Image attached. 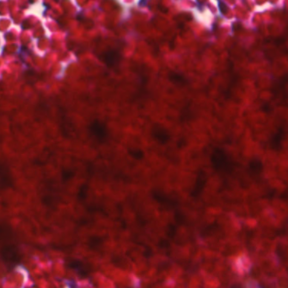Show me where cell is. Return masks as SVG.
I'll list each match as a JSON object with an SVG mask.
<instances>
[{
    "label": "cell",
    "mask_w": 288,
    "mask_h": 288,
    "mask_svg": "<svg viewBox=\"0 0 288 288\" xmlns=\"http://www.w3.org/2000/svg\"><path fill=\"white\" fill-rule=\"evenodd\" d=\"M0 259L9 267H14L20 262L19 247L14 243H8L0 247Z\"/></svg>",
    "instance_id": "6da1fadb"
},
{
    "label": "cell",
    "mask_w": 288,
    "mask_h": 288,
    "mask_svg": "<svg viewBox=\"0 0 288 288\" xmlns=\"http://www.w3.org/2000/svg\"><path fill=\"white\" fill-rule=\"evenodd\" d=\"M13 236L14 233L10 227L6 225H0V243H2V247L6 244V242H9Z\"/></svg>",
    "instance_id": "7a4b0ae2"
},
{
    "label": "cell",
    "mask_w": 288,
    "mask_h": 288,
    "mask_svg": "<svg viewBox=\"0 0 288 288\" xmlns=\"http://www.w3.org/2000/svg\"><path fill=\"white\" fill-rule=\"evenodd\" d=\"M12 184V179L8 173V171L4 168L0 167V189H5Z\"/></svg>",
    "instance_id": "3957f363"
},
{
    "label": "cell",
    "mask_w": 288,
    "mask_h": 288,
    "mask_svg": "<svg viewBox=\"0 0 288 288\" xmlns=\"http://www.w3.org/2000/svg\"><path fill=\"white\" fill-rule=\"evenodd\" d=\"M102 238L99 237H92L88 240V246L90 248H96L99 246H100L102 243Z\"/></svg>",
    "instance_id": "277c9868"
},
{
    "label": "cell",
    "mask_w": 288,
    "mask_h": 288,
    "mask_svg": "<svg viewBox=\"0 0 288 288\" xmlns=\"http://www.w3.org/2000/svg\"><path fill=\"white\" fill-rule=\"evenodd\" d=\"M68 267L74 269V270H80L83 268V263L79 260H74L70 262L68 264Z\"/></svg>",
    "instance_id": "5b68a950"
},
{
    "label": "cell",
    "mask_w": 288,
    "mask_h": 288,
    "mask_svg": "<svg viewBox=\"0 0 288 288\" xmlns=\"http://www.w3.org/2000/svg\"><path fill=\"white\" fill-rule=\"evenodd\" d=\"M87 191H88V188L86 186L82 187V189L78 193V199L79 200H84L86 194H87Z\"/></svg>",
    "instance_id": "8992f818"
}]
</instances>
